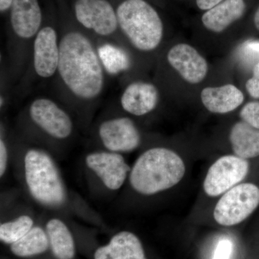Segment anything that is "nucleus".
I'll list each match as a JSON object with an SVG mask.
<instances>
[{"instance_id": "obj_24", "label": "nucleus", "mask_w": 259, "mask_h": 259, "mask_svg": "<svg viewBox=\"0 0 259 259\" xmlns=\"http://www.w3.org/2000/svg\"><path fill=\"white\" fill-rule=\"evenodd\" d=\"M240 57L245 62H259V41L248 40L241 45L239 50Z\"/></svg>"}, {"instance_id": "obj_3", "label": "nucleus", "mask_w": 259, "mask_h": 259, "mask_svg": "<svg viewBox=\"0 0 259 259\" xmlns=\"http://www.w3.org/2000/svg\"><path fill=\"white\" fill-rule=\"evenodd\" d=\"M23 168L27 189L35 202L48 208H59L66 203V186L51 155L30 148L24 156Z\"/></svg>"}, {"instance_id": "obj_19", "label": "nucleus", "mask_w": 259, "mask_h": 259, "mask_svg": "<svg viewBox=\"0 0 259 259\" xmlns=\"http://www.w3.org/2000/svg\"><path fill=\"white\" fill-rule=\"evenodd\" d=\"M230 141L233 152L238 157L247 160L259 156V129L244 121L233 126Z\"/></svg>"}, {"instance_id": "obj_20", "label": "nucleus", "mask_w": 259, "mask_h": 259, "mask_svg": "<svg viewBox=\"0 0 259 259\" xmlns=\"http://www.w3.org/2000/svg\"><path fill=\"white\" fill-rule=\"evenodd\" d=\"M49 248L47 231L40 226H34L21 239L10 245L12 253L22 258L42 254Z\"/></svg>"}, {"instance_id": "obj_28", "label": "nucleus", "mask_w": 259, "mask_h": 259, "mask_svg": "<svg viewBox=\"0 0 259 259\" xmlns=\"http://www.w3.org/2000/svg\"><path fill=\"white\" fill-rule=\"evenodd\" d=\"M223 0H197V5L199 9L210 10L214 6L222 3Z\"/></svg>"}, {"instance_id": "obj_30", "label": "nucleus", "mask_w": 259, "mask_h": 259, "mask_svg": "<svg viewBox=\"0 0 259 259\" xmlns=\"http://www.w3.org/2000/svg\"><path fill=\"white\" fill-rule=\"evenodd\" d=\"M254 23L255 25V28L258 29L259 30V6L258 8V10L255 12V14L254 16Z\"/></svg>"}, {"instance_id": "obj_13", "label": "nucleus", "mask_w": 259, "mask_h": 259, "mask_svg": "<svg viewBox=\"0 0 259 259\" xmlns=\"http://www.w3.org/2000/svg\"><path fill=\"white\" fill-rule=\"evenodd\" d=\"M13 31L22 39L36 36L42 23V12L37 0H14L10 8Z\"/></svg>"}, {"instance_id": "obj_26", "label": "nucleus", "mask_w": 259, "mask_h": 259, "mask_svg": "<svg viewBox=\"0 0 259 259\" xmlns=\"http://www.w3.org/2000/svg\"><path fill=\"white\" fill-rule=\"evenodd\" d=\"M245 88L250 96L259 99V62L255 64L253 69V76L248 80Z\"/></svg>"}, {"instance_id": "obj_12", "label": "nucleus", "mask_w": 259, "mask_h": 259, "mask_svg": "<svg viewBox=\"0 0 259 259\" xmlns=\"http://www.w3.org/2000/svg\"><path fill=\"white\" fill-rule=\"evenodd\" d=\"M168 62L191 83L201 82L207 73V63L196 49L187 44L175 46L168 51Z\"/></svg>"}, {"instance_id": "obj_27", "label": "nucleus", "mask_w": 259, "mask_h": 259, "mask_svg": "<svg viewBox=\"0 0 259 259\" xmlns=\"http://www.w3.org/2000/svg\"><path fill=\"white\" fill-rule=\"evenodd\" d=\"M9 159V152L8 146L3 138L0 139V177L4 176L6 173Z\"/></svg>"}, {"instance_id": "obj_21", "label": "nucleus", "mask_w": 259, "mask_h": 259, "mask_svg": "<svg viewBox=\"0 0 259 259\" xmlns=\"http://www.w3.org/2000/svg\"><path fill=\"white\" fill-rule=\"evenodd\" d=\"M34 227V221L28 214H22L15 219L0 225V240L12 245L21 239Z\"/></svg>"}, {"instance_id": "obj_2", "label": "nucleus", "mask_w": 259, "mask_h": 259, "mask_svg": "<svg viewBox=\"0 0 259 259\" xmlns=\"http://www.w3.org/2000/svg\"><path fill=\"white\" fill-rule=\"evenodd\" d=\"M185 172V162L175 151L153 148L135 161L130 172V183L138 193L153 195L180 183Z\"/></svg>"}, {"instance_id": "obj_17", "label": "nucleus", "mask_w": 259, "mask_h": 259, "mask_svg": "<svg viewBox=\"0 0 259 259\" xmlns=\"http://www.w3.org/2000/svg\"><path fill=\"white\" fill-rule=\"evenodd\" d=\"M245 10L244 0H225L204 13L202 23L211 31L222 32L241 18Z\"/></svg>"}, {"instance_id": "obj_6", "label": "nucleus", "mask_w": 259, "mask_h": 259, "mask_svg": "<svg viewBox=\"0 0 259 259\" xmlns=\"http://www.w3.org/2000/svg\"><path fill=\"white\" fill-rule=\"evenodd\" d=\"M249 163L236 155H227L218 158L209 167L204 180V192L209 197L223 195L239 185L248 175Z\"/></svg>"}, {"instance_id": "obj_7", "label": "nucleus", "mask_w": 259, "mask_h": 259, "mask_svg": "<svg viewBox=\"0 0 259 259\" xmlns=\"http://www.w3.org/2000/svg\"><path fill=\"white\" fill-rule=\"evenodd\" d=\"M29 115L39 128L54 139L64 140L72 134L74 125L69 114L50 99L34 100Z\"/></svg>"}, {"instance_id": "obj_8", "label": "nucleus", "mask_w": 259, "mask_h": 259, "mask_svg": "<svg viewBox=\"0 0 259 259\" xmlns=\"http://www.w3.org/2000/svg\"><path fill=\"white\" fill-rule=\"evenodd\" d=\"M76 20L84 28L101 36H110L118 27L117 13L107 0H77Z\"/></svg>"}, {"instance_id": "obj_15", "label": "nucleus", "mask_w": 259, "mask_h": 259, "mask_svg": "<svg viewBox=\"0 0 259 259\" xmlns=\"http://www.w3.org/2000/svg\"><path fill=\"white\" fill-rule=\"evenodd\" d=\"M94 259H147L139 237L121 231L112 237L107 245L97 248Z\"/></svg>"}, {"instance_id": "obj_4", "label": "nucleus", "mask_w": 259, "mask_h": 259, "mask_svg": "<svg viewBox=\"0 0 259 259\" xmlns=\"http://www.w3.org/2000/svg\"><path fill=\"white\" fill-rule=\"evenodd\" d=\"M121 30L136 49L154 50L163 37V23L157 12L144 0H125L117 8Z\"/></svg>"}, {"instance_id": "obj_16", "label": "nucleus", "mask_w": 259, "mask_h": 259, "mask_svg": "<svg viewBox=\"0 0 259 259\" xmlns=\"http://www.w3.org/2000/svg\"><path fill=\"white\" fill-rule=\"evenodd\" d=\"M204 106L213 113H228L238 108L244 100L241 90L233 84L204 88L201 93Z\"/></svg>"}, {"instance_id": "obj_18", "label": "nucleus", "mask_w": 259, "mask_h": 259, "mask_svg": "<svg viewBox=\"0 0 259 259\" xmlns=\"http://www.w3.org/2000/svg\"><path fill=\"white\" fill-rule=\"evenodd\" d=\"M46 231L51 252L56 259H74L76 254L74 237L64 221L59 218L49 220Z\"/></svg>"}, {"instance_id": "obj_1", "label": "nucleus", "mask_w": 259, "mask_h": 259, "mask_svg": "<svg viewBox=\"0 0 259 259\" xmlns=\"http://www.w3.org/2000/svg\"><path fill=\"white\" fill-rule=\"evenodd\" d=\"M58 72L65 86L75 97L93 100L102 93L104 66L98 51L86 35L71 31L61 37Z\"/></svg>"}, {"instance_id": "obj_29", "label": "nucleus", "mask_w": 259, "mask_h": 259, "mask_svg": "<svg viewBox=\"0 0 259 259\" xmlns=\"http://www.w3.org/2000/svg\"><path fill=\"white\" fill-rule=\"evenodd\" d=\"M14 0H0V11L4 13L11 8Z\"/></svg>"}, {"instance_id": "obj_9", "label": "nucleus", "mask_w": 259, "mask_h": 259, "mask_svg": "<svg viewBox=\"0 0 259 259\" xmlns=\"http://www.w3.org/2000/svg\"><path fill=\"white\" fill-rule=\"evenodd\" d=\"M85 163L110 190H120L131 170L122 154L107 150L89 153Z\"/></svg>"}, {"instance_id": "obj_14", "label": "nucleus", "mask_w": 259, "mask_h": 259, "mask_svg": "<svg viewBox=\"0 0 259 259\" xmlns=\"http://www.w3.org/2000/svg\"><path fill=\"white\" fill-rule=\"evenodd\" d=\"M159 98L157 88L151 83L136 81L124 90L121 106L131 115H147L156 108Z\"/></svg>"}, {"instance_id": "obj_25", "label": "nucleus", "mask_w": 259, "mask_h": 259, "mask_svg": "<svg viewBox=\"0 0 259 259\" xmlns=\"http://www.w3.org/2000/svg\"><path fill=\"white\" fill-rule=\"evenodd\" d=\"M233 243L230 240L225 238L218 243L212 259H230L233 251Z\"/></svg>"}, {"instance_id": "obj_23", "label": "nucleus", "mask_w": 259, "mask_h": 259, "mask_svg": "<svg viewBox=\"0 0 259 259\" xmlns=\"http://www.w3.org/2000/svg\"><path fill=\"white\" fill-rule=\"evenodd\" d=\"M240 116L243 121L259 129V102L246 104L240 112Z\"/></svg>"}, {"instance_id": "obj_11", "label": "nucleus", "mask_w": 259, "mask_h": 259, "mask_svg": "<svg viewBox=\"0 0 259 259\" xmlns=\"http://www.w3.org/2000/svg\"><path fill=\"white\" fill-rule=\"evenodd\" d=\"M60 46L57 32L52 27H44L39 30L33 44V66L37 76L50 78L59 67Z\"/></svg>"}, {"instance_id": "obj_10", "label": "nucleus", "mask_w": 259, "mask_h": 259, "mask_svg": "<svg viewBox=\"0 0 259 259\" xmlns=\"http://www.w3.org/2000/svg\"><path fill=\"white\" fill-rule=\"evenodd\" d=\"M98 135L107 151L120 154L134 151L141 144V134L129 117H115L104 121L99 127Z\"/></svg>"}, {"instance_id": "obj_5", "label": "nucleus", "mask_w": 259, "mask_h": 259, "mask_svg": "<svg viewBox=\"0 0 259 259\" xmlns=\"http://www.w3.org/2000/svg\"><path fill=\"white\" fill-rule=\"evenodd\" d=\"M258 205V187L251 183L239 184L223 194L213 216L221 226H236L249 217Z\"/></svg>"}, {"instance_id": "obj_22", "label": "nucleus", "mask_w": 259, "mask_h": 259, "mask_svg": "<svg viewBox=\"0 0 259 259\" xmlns=\"http://www.w3.org/2000/svg\"><path fill=\"white\" fill-rule=\"evenodd\" d=\"M99 55L107 71L111 74H117L130 66L128 57L124 51L112 45H105L99 49Z\"/></svg>"}]
</instances>
